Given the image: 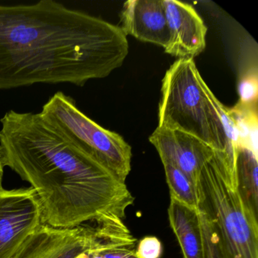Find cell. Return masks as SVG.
Listing matches in <instances>:
<instances>
[{
	"label": "cell",
	"mask_w": 258,
	"mask_h": 258,
	"mask_svg": "<svg viewBox=\"0 0 258 258\" xmlns=\"http://www.w3.org/2000/svg\"><path fill=\"white\" fill-rule=\"evenodd\" d=\"M170 198L186 206L198 209L199 196L197 186L174 166L163 163Z\"/></svg>",
	"instance_id": "14"
},
{
	"label": "cell",
	"mask_w": 258,
	"mask_h": 258,
	"mask_svg": "<svg viewBox=\"0 0 258 258\" xmlns=\"http://www.w3.org/2000/svg\"><path fill=\"white\" fill-rule=\"evenodd\" d=\"M149 141L158 151L162 163L179 169L196 186L201 172L219 152L196 137L178 131L157 127Z\"/></svg>",
	"instance_id": "8"
},
{
	"label": "cell",
	"mask_w": 258,
	"mask_h": 258,
	"mask_svg": "<svg viewBox=\"0 0 258 258\" xmlns=\"http://www.w3.org/2000/svg\"><path fill=\"white\" fill-rule=\"evenodd\" d=\"M126 37L120 26L53 0L0 5V90L106 78L127 56Z\"/></svg>",
	"instance_id": "2"
},
{
	"label": "cell",
	"mask_w": 258,
	"mask_h": 258,
	"mask_svg": "<svg viewBox=\"0 0 258 258\" xmlns=\"http://www.w3.org/2000/svg\"><path fill=\"white\" fill-rule=\"evenodd\" d=\"M198 211L211 223L223 258H258V221L238 196L235 169L219 151L201 172Z\"/></svg>",
	"instance_id": "3"
},
{
	"label": "cell",
	"mask_w": 258,
	"mask_h": 258,
	"mask_svg": "<svg viewBox=\"0 0 258 258\" xmlns=\"http://www.w3.org/2000/svg\"><path fill=\"white\" fill-rule=\"evenodd\" d=\"M4 167H5V166H4V161H3L2 155H1V152H0V186H2Z\"/></svg>",
	"instance_id": "17"
},
{
	"label": "cell",
	"mask_w": 258,
	"mask_h": 258,
	"mask_svg": "<svg viewBox=\"0 0 258 258\" xmlns=\"http://www.w3.org/2000/svg\"><path fill=\"white\" fill-rule=\"evenodd\" d=\"M122 31L140 41L165 48L169 40L163 0H129L120 13Z\"/></svg>",
	"instance_id": "10"
},
{
	"label": "cell",
	"mask_w": 258,
	"mask_h": 258,
	"mask_svg": "<svg viewBox=\"0 0 258 258\" xmlns=\"http://www.w3.org/2000/svg\"><path fill=\"white\" fill-rule=\"evenodd\" d=\"M42 223L41 207L31 187L0 186V258H13Z\"/></svg>",
	"instance_id": "6"
},
{
	"label": "cell",
	"mask_w": 258,
	"mask_h": 258,
	"mask_svg": "<svg viewBox=\"0 0 258 258\" xmlns=\"http://www.w3.org/2000/svg\"><path fill=\"white\" fill-rule=\"evenodd\" d=\"M236 190L245 209L258 221L257 153L238 143L235 155Z\"/></svg>",
	"instance_id": "13"
},
{
	"label": "cell",
	"mask_w": 258,
	"mask_h": 258,
	"mask_svg": "<svg viewBox=\"0 0 258 258\" xmlns=\"http://www.w3.org/2000/svg\"><path fill=\"white\" fill-rule=\"evenodd\" d=\"M168 218L183 257L203 258V239L198 209L170 198Z\"/></svg>",
	"instance_id": "11"
},
{
	"label": "cell",
	"mask_w": 258,
	"mask_h": 258,
	"mask_svg": "<svg viewBox=\"0 0 258 258\" xmlns=\"http://www.w3.org/2000/svg\"><path fill=\"white\" fill-rule=\"evenodd\" d=\"M40 114L64 137L126 182L131 170L132 149L121 136L87 117L75 100L62 92L55 93Z\"/></svg>",
	"instance_id": "5"
},
{
	"label": "cell",
	"mask_w": 258,
	"mask_h": 258,
	"mask_svg": "<svg viewBox=\"0 0 258 258\" xmlns=\"http://www.w3.org/2000/svg\"><path fill=\"white\" fill-rule=\"evenodd\" d=\"M239 102L237 104L241 108H250L256 107L257 102L258 83L257 70L250 69L241 77L238 83Z\"/></svg>",
	"instance_id": "15"
},
{
	"label": "cell",
	"mask_w": 258,
	"mask_h": 258,
	"mask_svg": "<svg viewBox=\"0 0 258 258\" xmlns=\"http://www.w3.org/2000/svg\"><path fill=\"white\" fill-rule=\"evenodd\" d=\"M214 97L194 59L178 58L163 78L158 128L180 131L228 155L224 126Z\"/></svg>",
	"instance_id": "4"
},
{
	"label": "cell",
	"mask_w": 258,
	"mask_h": 258,
	"mask_svg": "<svg viewBox=\"0 0 258 258\" xmlns=\"http://www.w3.org/2000/svg\"><path fill=\"white\" fill-rule=\"evenodd\" d=\"M0 152L29 182L43 223L74 228L87 222L125 224L134 198L126 182L64 137L40 113L7 111L0 120Z\"/></svg>",
	"instance_id": "1"
},
{
	"label": "cell",
	"mask_w": 258,
	"mask_h": 258,
	"mask_svg": "<svg viewBox=\"0 0 258 258\" xmlns=\"http://www.w3.org/2000/svg\"><path fill=\"white\" fill-rule=\"evenodd\" d=\"M169 40L164 52L178 58H193L206 47L208 28L196 10L177 0H163Z\"/></svg>",
	"instance_id": "9"
},
{
	"label": "cell",
	"mask_w": 258,
	"mask_h": 258,
	"mask_svg": "<svg viewBox=\"0 0 258 258\" xmlns=\"http://www.w3.org/2000/svg\"><path fill=\"white\" fill-rule=\"evenodd\" d=\"M162 253V243L157 237L146 236L137 243V258H161Z\"/></svg>",
	"instance_id": "16"
},
{
	"label": "cell",
	"mask_w": 258,
	"mask_h": 258,
	"mask_svg": "<svg viewBox=\"0 0 258 258\" xmlns=\"http://www.w3.org/2000/svg\"><path fill=\"white\" fill-rule=\"evenodd\" d=\"M100 237L75 258H137L138 241L126 224H98Z\"/></svg>",
	"instance_id": "12"
},
{
	"label": "cell",
	"mask_w": 258,
	"mask_h": 258,
	"mask_svg": "<svg viewBox=\"0 0 258 258\" xmlns=\"http://www.w3.org/2000/svg\"><path fill=\"white\" fill-rule=\"evenodd\" d=\"M102 234L96 224L55 228L42 223L28 237L13 258H75Z\"/></svg>",
	"instance_id": "7"
}]
</instances>
